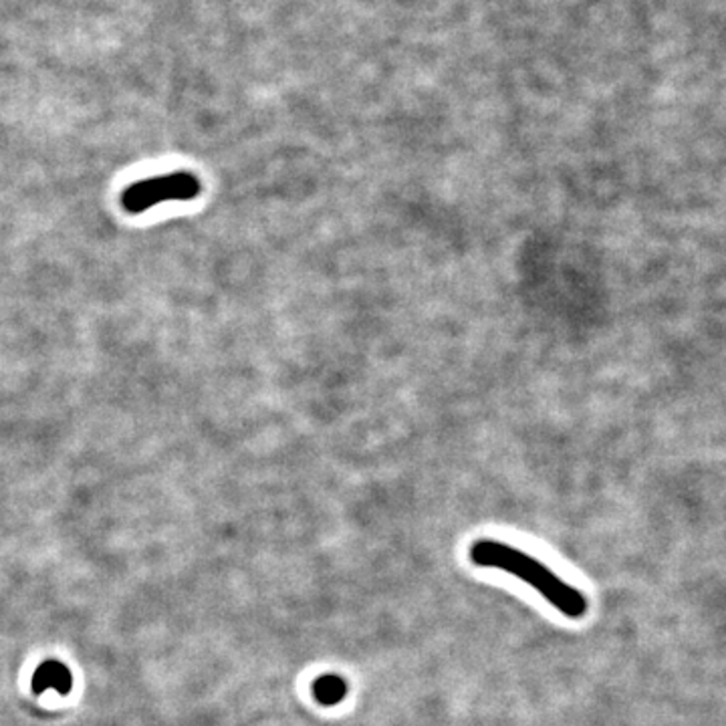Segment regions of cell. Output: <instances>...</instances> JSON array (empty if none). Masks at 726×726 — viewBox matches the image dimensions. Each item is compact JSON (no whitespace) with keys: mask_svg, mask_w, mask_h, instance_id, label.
<instances>
[{"mask_svg":"<svg viewBox=\"0 0 726 726\" xmlns=\"http://www.w3.org/2000/svg\"><path fill=\"white\" fill-rule=\"evenodd\" d=\"M470 559L478 567L500 569L515 575L525 584L535 587L551 606L557 607L567 618H584L587 599L579 589L565 584L559 575L537 561L531 555L510 547L507 543L477 541L470 547Z\"/></svg>","mask_w":726,"mask_h":726,"instance_id":"6da1fadb","label":"cell"},{"mask_svg":"<svg viewBox=\"0 0 726 726\" xmlns=\"http://www.w3.org/2000/svg\"><path fill=\"white\" fill-rule=\"evenodd\" d=\"M200 192H202V182L196 173H163L128 186L121 195V207L130 215H140L162 202L195 200Z\"/></svg>","mask_w":726,"mask_h":726,"instance_id":"7a4b0ae2","label":"cell"},{"mask_svg":"<svg viewBox=\"0 0 726 726\" xmlns=\"http://www.w3.org/2000/svg\"><path fill=\"white\" fill-rule=\"evenodd\" d=\"M31 688L37 696H41L47 690H54L61 696H67L73 690V674L69 670V666L61 660L51 658V660L41 662L33 673Z\"/></svg>","mask_w":726,"mask_h":726,"instance_id":"3957f363","label":"cell"},{"mask_svg":"<svg viewBox=\"0 0 726 726\" xmlns=\"http://www.w3.org/2000/svg\"><path fill=\"white\" fill-rule=\"evenodd\" d=\"M346 694L347 683L341 676H337V674H326V676H319L315 680L314 696L319 705H339L346 698Z\"/></svg>","mask_w":726,"mask_h":726,"instance_id":"277c9868","label":"cell"}]
</instances>
